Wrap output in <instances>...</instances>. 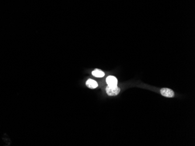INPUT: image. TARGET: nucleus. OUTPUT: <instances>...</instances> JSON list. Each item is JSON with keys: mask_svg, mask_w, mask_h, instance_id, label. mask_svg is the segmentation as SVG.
I'll return each mask as SVG.
<instances>
[{"mask_svg": "<svg viewBox=\"0 0 195 146\" xmlns=\"http://www.w3.org/2000/svg\"><path fill=\"white\" fill-rule=\"evenodd\" d=\"M106 91L108 95L115 96V95H117L119 93L120 89L117 86L111 87V86H108L106 89Z\"/></svg>", "mask_w": 195, "mask_h": 146, "instance_id": "nucleus-1", "label": "nucleus"}, {"mask_svg": "<svg viewBox=\"0 0 195 146\" xmlns=\"http://www.w3.org/2000/svg\"><path fill=\"white\" fill-rule=\"evenodd\" d=\"M161 94L166 97H168V98H172L174 97L175 95L174 92L173 90L167 88H162L161 89Z\"/></svg>", "mask_w": 195, "mask_h": 146, "instance_id": "nucleus-2", "label": "nucleus"}, {"mask_svg": "<svg viewBox=\"0 0 195 146\" xmlns=\"http://www.w3.org/2000/svg\"><path fill=\"white\" fill-rule=\"evenodd\" d=\"M106 82L109 86L115 87L117 85V79L113 76H109L106 79Z\"/></svg>", "mask_w": 195, "mask_h": 146, "instance_id": "nucleus-3", "label": "nucleus"}, {"mask_svg": "<svg viewBox=\"0 0 195 146\" xmlns=\"http://www.w3.org/2000/svg\"><path fill=\"white\" fill-rule=\"evenodd\" d=\"M87 86L89 89H95L97 87V83L96 81L92 79H88L86 82Z\"/></svg>", "mask_w": 195, "mask_h": 146, "instance_id": "nucleus-4", "label": "nucleus"}, {"mask_svg": "<svg viewBox=\"0 0 195 146\" xmlns=\"http://www.w3.org/2000/svg\"><path fill=\"white\" fill-rule=\"evenodd\" d=\"M92 74L93 76L96 78H102L105 76V73L100 69H95L92 72Z\"/></svg>", "mask_w": 195, "mask_h": 146, "instance_id": "nucleus-5", "label": "nucleus"}]
</instances>
